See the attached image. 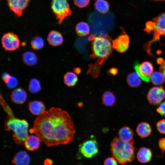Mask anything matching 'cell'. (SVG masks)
<instances>
[{"mask_svg":"<svg viewBox=\"0 0 165 165\" xmlns=\"http://www.w3.org/2000/svg\"><path fill=\"white\" fill-rule=\"evenodd\" d=\"M30 161V157L26 151H21L16 154L12 163L14 165H28Z\"/></svg>","mask_w":165,"mask_h":165,"instance_id":"16","label":"cell"},{"mask_svg":"<svg viewBox=\"0 0 165 165\" xmlns=\"http://www.w3.org/2000/svg\"><path fill=\"white\" fill-rule=\"evenodd\" d=\"M158 144L160 149L162 152L165 151V138H162L159 141Z\"/></svg>","mask_w":165,"mask_h":165,"instance_id":"35","label":"cell"},{"mask_svg":"<svg viewBox=\"0 0 165 165\" xmlns=\"http://www.w3.org/2000/svg\"><path fill=\"white\" fill-rule=\"evenodd\" d=\"M145 31L148 33H153V39L146 45V49L149 53L150 45L153 42L159 40L160 35H165V12L154 18L152 21L147 22L145 24Z\"/></svg>","mask_w":165,"mask_h":165,"instance_id":"5","label":"cell"},{"mask_svg":"<svg viewBox=\"0 0 165 165\" xmlns=\"http://www.w3.org/2000/svg\"><path fill=\"white\" fill-rule=\"evenodd\" d=\"M118 69L114 67H112L110 68L108 71V73L111 75L115 76L118 73Z\"/></svg>","mask_w":165,"mask_h":165,"instance_id":"36","label":"cell"},{"mask_svg":"<svg viewBox=\"0 0 165 165\" xmlns=\"http://www.w3.org/2000/svg\"></svg>","mask_w":165,"mask_h":165,"instance_id":"43","label":"cell"},{"mask_svg":"<svg viewBox=\"0 0 165 165\" xmlns=\"http://www.w3.org/2000/svg\"><path fill=\"white\" fill-rule=\"evenodd\" d=\"M118 135L119 138L124 141L127 142L134 141L133 131L128 127L125 126L121 128L119 131Z\"/></svg>","mask_w":165,"mask_h":165,"instance_id":"20","label":"cell"},{"mask_svg":"<svg viewBox=\"0 0 165 165\" xmlns=\"http://www.w3.org/2000/svg\"><path fill=\"white\" fill-rule=\"evenodd\" d=\"M7 86L10 88H15L18 84V81L15 77L11 76L4 81Z\"/></svg>","mask_w":165,"mask_h":165,"instance_id":"30","label":"cell"},{"mask_svg":"<svg viewBox=\"0 0 165 165\" xmlns=\"http://www.w3.org/2000/svg\"><path fill=\"white\" fill-rule=\"evenodd\" d=\"M31 44L33 49L35 50H39L43 47L44 42L42 38L39 36H36L32 39Z\"/></svg>","mask_w":165,"mask_h":165,"instance_id":"29","label":"cell"},{"mask_svg":"<svg viewBox=\"0 0 165 165\" xmlns=\"http://www.w3.org/2000/svg\"><path fill=\"white\" fill-rule=\"evenodd\" d=\"M155 1H162V0H153Z\"/></svg>","mask_w":165,"mask_h":165,"instance_id":"42","label":"cell"},{"mask_svg":"<svg viewBox=\"0 0 165 165\" xmlns=\"http://www.w3.org/2000/svg\"><path fill=\"white\" fill-rule=\"evenodd\" d=\"M81 71V68L79 67H76L73 68V72L77 74L80 73Z\"/></svg>","mask_w":165,"mask_h":165,"instance_id":"40","label":"cell"},{"mask_svg":"<svg viewBox=\"0 0 165 165\" xmlns=\"http://www.w3.org/2000/svg\"><path fill=\"white\" fill-rule=\"evenodd\" d=\"M95 37H96L94 35L92 34L89 37L88 40L90 41H94Z\"/></svg>","mask_w":165,"mask_h":165,"instance_id":"41","label":"cell"},{"mask_svg":"<svg viewBox=\"0 0 165 165\" xmlns=\"http://www.w3.org/2000/svg\"><path fill=\"white\" fill-rule=\"evenodd\" d=\"M47 40L49 44L53 46L61 45L64 41L61 34L55 30L49 32L47 36Z\"/></svg>","mask_w":165,"mask_h":165,"instance_id":"17","label":"cell"},{"mask_svg":"<svg viewBox=\"0 0 165 165\" xmlns=\"http://www.w3.org/2000/svg\"><path fill=\"white\" fill-rule=\"evenodd\" d=\"M134 144V141H126L119 137L113 139L111 144V151L112 155L119 163L125 164L134 160L135 149Z\"/></svg>","mask_w":165,"mask_h":165,"instance_id":"2","label":"cell"},{"mask_svg":"<svg viewBox=\"0 0 165 165\" xmlns=\"http://www.w3.org/2000/svg\"><path fill=\"white\" fill-rule=\"evenodd\" d=\"M44 165H52L53 162L51 159H47L44 160Z\"/></svg>","mask_w":165,"mask_h":165,"instance_id":"38","label":"cell"},{"mask_svg":"<svg viewBox=\"0 0 165 165\" xmlns=\"http://www.w3.org/2000/svg\"><path fill=\"white\" fill-rule=\"evenodd\" d=\"M158 131L161 134H165V119H163L159 121L156 124Z\"/></svg>","mask_w":165,"mask_h":165,"instance_id":"31","label":"cell"},{"mask_svg":"<svg viewBox=\"0 0 165 165\" xmlns=\"http://www.w3.org/2000/svg\"><path fill=\"white\" fill-rule=\"evenodd\" d=\"M79 151L84 157L92 158L98 152V143L94 138L86 140L79 145Z\"/></svg>","mask_w":165,"mask_h":165,"instance_id":"7","label":"cell"},{"mask_svg":"<svg viewBox=\"0 0 165 165\" xmlns=\"http://www.w3.org/2000/svg\"><path fill=\"white\" fill-rule=\"evenodd\" d=\"M27 95L26 91L21 88L14 89L11 94L12 101L15 103L22 104L26 101Z\"/></svg>","mask_w":165,"mask_h":165,"instance_id":"13","label":"cell"},{"mask_svg":"<svg viewBox=\"0 0 165 165\" xmlns=\"http://www.w3.org/2000/svg\"><path fill=\"white\" fill-rule=\"evenodd\" d=\"M94 6L96 10L102 13H107L109 9V4L106 0H97Z\"/></svg>","mask_w":165,"mask_h":165,"instance_id":"26","label":"cell"},{"mask_svg":"<svg viewBox=\"0 0 165 165\" xmlns=\"http://www.w3.org/2000/svg\"><path fill=\"white\" fill-rule=\"evenodd\" d=\"M90 0H73L74 4L79 8H82L87 6Z\"/></svg>","mask_w":165,"mask_h":165,"instance_id":"32","label":"cell"},{"mask_svg":"<svg viewBox=\"0 0 165 165\" xmlns=\"http://www.w3.org/2000/svg\"><path fill=\"white\" fill-rule=\"evenodd\" d=\"M24 63L28 66H32L37 63L38 58L36 54L31 51H27L23 55Z\"/></svg>","mask_w":165,"mask_h":165,"instance_id":"21","label":"cell"},{"mask_svg":"<svg viewBox=\"0 0 165 165\" xmlns=\"http://www.w3.org/2000/svg\"><path fill=\"white\" fill-rule=\"evenodd\" d=\"M31 0H7L10 9L17 17H20Z\"/></svg>","mask_w":165,"mask_h":165,"instance_id":"11","label":"cell"},{"mask_svg":"<svg viewBox=\"0 0 165 165\" xmlns=\"http://www.w3.org/2000/svg\"><path fill=\"white\" fill-rule=\"evenodd\" d=\"M129 37L125 33L120 35L112 41L113 48L120 53H124L127 50L129 47Z\"/></svg>","mask_w":165,"mask_h":165,"instance_id":"12","label":"cell"},{"mask_svg":"<svg viewBox=\"0 0 165 165\" xmlns=\"http://www.w3.org/2000/svg\"><path fill=\"white\" fill-rule=\"evenodd\" d=\"M104 165H118L117 161L114 157H109L104 161Z\"/></svg>","mask_w":165,"mask_h":165,"instance_id":"33","label":"cell"},{"mask_svg":"<svg viewBox=\"0 0 165 165\" xmlns=\"http://www.w3.org/2000/svg\"><path fill=\"white\" fill-rule=\"evenodd\" d=\"M156 111L160 115L165 116V101L160 104L156 109Z\"/></svg>","mask_w":165,"mask_h":165,"instance_id":"34","label":"cell"},{"mask_svg":"<svg viewBox=\"0 0 165 165\" xmlns=\"http://www.w3.org/2000/svg\"><path fill=\"white\" fill-rule=\"evenodd\" d=\"M41 142L39 138L36 135H28L24 144L26 148L28 150L33 151L38 149Z\"/></svg>","mask_w":165,"mask_h":165,"instance_id":"15","label":"cell"},{"mask_svg":"<svg viewBox=\"0 0 165 165\" xmlns=\"http://www.w3.org/2000/svg\"><path fill=\"white\" fill-rule=\"evenodd\" d=\"M75 29L76 34L80 36L86 35L90 32L89 25L84 22H80L78 23L76 26Z\"/></svg>","mask_w":165,"mask_h":165,"instance_id":"24","label":"cell"},{"mask_svg":"<svg viewBox=\"0 0 165 165\" xmlns=\"http://www.w3.org/2000/svg\"><path fill=\"white\" fill-rule=\"evenodd\" d=\"M150 80L154 85H159L162 84L165 80L164 76L161 72L155 71L152 73Z\"/></svg>","mask_w":165,"mask_h":165,"instance_id":"27","label":"cell"},{"mask_svg":"<svg viewBox=\"0 0 165 165\" xmlns=\"http://www.w3.org/2000/svg\"><path fill=\"white\" fill-rule=\"evenodd\" d=\"M152 154L151 150L145 147L140 148L138 151L137 158L138 160L141 163H146L151 160Z\"/></svg>","mask_w":165,"mask_h":165,"instance_id":"18","label":"cell"},{"mask_svg":"<svg viewBox=\"0 0 165 165\" xmlns=\"http://www.w3.org/2000/svg\"><path fill=\"white\" fill-rule=\"evenodd\" d=\"M102 100L103 105L107 106H111L115 104L116 98L113 93L107 91L103 94Z\"/></svg>","mask_w":165,"mask_h":165,"instance_id":"22","label":"cell"},{"mask_svg":"<svg viewBox=\"0 0 165 165\" xmlns=\"http://www.w3.org/2000/svg\"><path fill=\"white\" fill-rule=\"evenodd\" d=\"M28 89L32 94H36L41 89L39 80L35 78L31 79L29 83Z\"/></svg>","mask_w":165,"mask_h":165,"instance_id":"28","label":"cell"},{"mask_svg":"<svg viewBox=\"0 0 165 165\" xmlns=\"http://www.w3.org/2000/svg\"><path fill=\"white\" fill-rule=\"evenodd\" d=\"M28 106L30 112L35 115L38 116L46 111L44 104L40 101H31L28 103Z\"/></svg>","mask_w":165,"mask_h":165,"instance_id":"14","label":"cell"},{"mask_svg":"<svg viewBox=\"0 0 165 165\" xmlns=\"http://www.w3.org/2000/svg\"><path fill=\"white\" fill-rule=\"evenodd\" d=\"M165 98V90L162 86L152 88L147 94V100L152 105L160 104Z\"/></svg>","mask_w":165,"mask_h":165,"instance_id":"10","label":"cell"},{"mask_svg":"<svg viewBox=\"0 0 165 165\" xmlns=\"http://www.w3.org/2000/svg\"><path fill=\"white\" fill-rule=\"evenodd\" d=\"M4 126L5 130L13 131V138L16 144L24 145L25 141L29 135V124L27 120L15 117L13 114L7 116Z\"/></svg>","mask_w":165,"mask_h":165,"instance_id":"3","label":"cell"},{"mask_svg":"<svg viewBox=\"0 0 165 165\" xmlns=\"http://www.w3.org/2000/svg\"><path fill=\"white\" fill-rule=\"evenodd\" d=\"M78 81V77L75 73L72 72L66 73L64 76V81L65 84L68 87L75 86Z\"/></svg>","mask_w":165,"mask_h":165,"instance_id":"23","label":"cell"},{"mask_svg":"<svg viewBox=\"0 0 165 165\" xmlns=\"http://www.w3.org/2000/svg\"><path fill=\"white\" fill-rule=\"evenodd\" d=\"M10 75L8 73L5 72L3 73L2 75V78L3 81L7 79Z\"/></svg>","mask_w":165,"mask_h":165,"instance_id":"39","label":"cell"},{"mask_svg":"<svg viewBox=\"0 0 165 165\" xmlns=\"http://www.w3.org/2000/svg\"><path fill=\"white\" fill-rule=\"evenodd\" d=\"M127 82L129 85L131 87H136L141 84V79L136 72H133L128 75Z\"/></svg>","mask_w":165,"mask_h":165,"instance_id":"25","label":"cell"},{"mask_svg":"<svg viewBox=\"0 0 165 165\" xmlns=\"http://www.w3.org/2000/svg\"><path fill=\"white\" fill-rule=\"evenodd\" d=\"M159 70L160 72L163 74L165 79V60L161 62V64Z\"/></svg>","mask_w":165,"mask_h":165,"instance_id":"37","label":"cell"},{"mask_svg":"<svg viewBox=\"0 0 165 165\" xmlns=\"http://www.w3.org/2000/svg\"><path fill=\"white\" fill-rule=\"evenodd\" d=\"M3 48L6 51H13L19 48L20 41L17 35L13 32L5 33L1 39Z\"/></svg>","mask_w":165,"mask_h":165,"instance_id":"8","label":"cell"},{"mask_svg":"<svg viewBox=\"0 0 165 165\" xmlns=\"http://www.w3.org/2000/svg\"><path fill=\"white\" fill-rule=\"evenodd\" d=\"M152 131L150 125L146 122H142L139 123L136 129L137 134L142 138L148 136L151 134Z\"/></svg>","mask_w":165,"mask_h":165,"instance_id":"19","label":"cell"},{"mask_svg":"<svg viewBox=\"0 0 165 165\" xmlns=\"http://www.w3.org/2000/svg\"><path fill=\"white\" fill-rule=\"evenodd\" d=\"M134 68L139 76L143 81L148 82L153 73V68L152 64L148 61L141 64L137 62L134 65Z\"/></svg>","mask_w":165,"mask_h":165,"instance_id":"9","label":"cell"},{"mask_svg":"<svg viewBox=\"0 0 165 165\" xmlns=\"http://www.w3.org/2000/svg\"><path fill=\"white\" fill-rule=\"evenodd\" d=\"M92 45L93 53L90 57L97 58L95 63L101 66L112 53L113 48L111 39L107 35L101 34L95 37Z\"/></svg>","mask_w":165,"mask_h":165,"instance_id":"4","label":"cell"},{"mask_svg":"<svg viewBox=\"0 0 165 165\" xmlns=\"http://www.w3.org/2000/svg\"><path fill=\"white\" fill-rule=\"evenodd\" d=\"M51 8L59 24L72 13L67 0H52Z\"/></svg>","mask_w":165,"mask_h":165,"instance_id":"6","label":"cell"},{"mask_svg":"<svg viewBox=\"0 0 165 165\" xmlns=\"http://www.w3.org/2000/svg\"><path fill=\"white\" fill-rule=\"evenodd\" d=\"M29 132L50 147L72 142L76 131L68 112L60 108L52 107L38 116Z\"/></svg>","mask_w":165,"mask_h":165,"instance_id":"1","label":"cell"}]
</instances>
